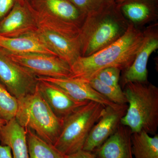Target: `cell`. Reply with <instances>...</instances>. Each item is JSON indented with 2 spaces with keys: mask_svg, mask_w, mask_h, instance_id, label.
<instances>
[{
  "mask_svg": "<svg viewBox=\"0 0 158 158\" xmlns=\"http://www.w3.org/2000/svg\"><path fill=\"white\" fill-rule=\"evenodd\" d=\"M145 35V30L130 23L125 34L116 41L89 56L79 57L70 66V77L87 82L108 67H116L123 71L133 63Z\"/></svg>",
  "mask_w": 158,
  "mask_h": 158,
  "instance_id": "6da1fadb",
  "label": "cell"
},
{
  "mask_svg": "<svg viewBox=\"0 0 158 158\" xmlns=\"http://www.w3.org/2000/svg\"><path fill=\"white\" fill-rule=\"evenodd\" d=\"M127 109L120 123L132 133L156 134L158 127V88L148 81L128 82L123 87Z\"/></svg>",
  "mask_w": 158,
  "mask_h": 158,
  "instance_id": "7a4b0ae2",
  "label": "cell"
},
{
  "mask_svg": "<svg viewBox=\"0 0 158 158\" xmlns=\"http://www.w3.org/2000/svg\"><path fill=\"white\" fill-rule=\"evenodd\" d=\"M129 23L117 4L86 16L79 35L81 56H89L116 41L125 34Z\"/></svg>",
  "mask_w": 158,
  "mask_h": 158,
  "instance_id": "3957f363",
  "label": "cell"
},
{
  "mask_svg": "<svg viewBox=\"0 0 158 158\" xmlns=\"http://www.w3.org/2000/svg\"><path fill=\"white\" fill-rule=\"evenodd\" d=\"M18 100V109L15 117L18 123L54 145L61 132L63 121L51 110L40 93L38 84L34 92Z\"/></svg>",
  "mask_w": 158,
  "mask_h": 158,
  "instance_id": "277c9868",
  "label": "cell"
},
{
  "mask_svg": "<svg viewBox=\"0 0 158 158\" xmlns=\"http://www.w3.org/2000/svg\"><path fill=\"white\" fill-rule=\"evenodd\" d=\"M106 107L88 102L63 120L60 135L54 146L66 156L83 149L94 126L101 118Z\"/></svg>",
  "mask_w": 158,
  "mask_h": 158,
  "instance_id": "5b68a950",
  "label": "cell"
},
{
  "mask_svg": "<svg viewBox=\"0 0 158 158\" xmlns=\"http://www.w3.org/2000/svg\"><path fill=\"white\" fill-rule=\"evenodd\" d=\"M0 83L18 99L34 92L38 81L36 75L11 60L0 48Z\"/></svg>",
  "mask_w": 158,
  "mask_h": 158,
  "instance_id": "8992f818",
  "label": "cell"
},
{
  "mask_svg": "<svg viewBox=\"0 0 158 158\" xmlns=\"http://www.w3.org/2000/svg\"><path fill=\"white\" fill-rule=\"evenodd\" d=\"M4 51L11 60L37 77H71L70 65L57 56L42 54H14Z\"/></svg>",
  "mask_w": 158,
  "mask_h": 158,
  "instance_id": "52a82bcc",
  "label": "cell"
},
{
  "mask_svg": "<svg viewBox=\"0 0 158 158\" xmlns=\"http://www.w3.org/2000/svg\"><path fill=\"white\" fill-rule=\"evenodd\" d=\"M158 24L146 28L144 42L128 68L123 71L122 79L123 88L130 82L148 81L147 64L151 54L158 48Z\"/></svg>",
  "mask_w": 158,
  "mask_h": 158,
  "instance_id": "ba28073f",
  "label": "cell"
},
{
  "mask_svg": "<svg viewBox=\"0 0 158 158\" xmlns=\"http://www.w3.org/2000/svg\"><path fill=\"white\" fill-rule=\"evenodd\" d=\"M127 107V104L120 105L116 108L106 107L101 118L90 131L83 150L92 152L112 135L120 124Z\"/></svg>",
  "mask_w": 158,
  "mask_h": 158,
  "instance_id": "9c48e42d",
  "label": "cell"
},
{
  "mask_svg": "<svg viewBox=\"0 0 158 158\" xmlns=\"http://www.w3.org/2000/svg\"><path fill=\"white\" fill-rule=\"evenodd\" d=\"M37 81L43 98L54 114L62 121L88 102L75 99L62 88L49 82Z\"/></svg>",
  "mask_w": 158,
  "mask_h": 158,
  "instance_id": "30bf717a",
  "label": "cell"
},
{
  "mask_svg": "<svg viewBox=\"0 0 158 158\" xmlns=\"http://www.w3.org/2000/svg\"><path fill=\"white\" fill-rule=\"evenodd\" d=\"M37 80L46 81L56 85L77 100L96 102L106 107L116 108L120 106L112 102L98 93L88 82L79 79L71 77L54 78L45 77H37Z\"/></svg>",
  "mask_w": 158,
  "mask_h": 158,
  "instance_id": "8fae6325",
  "label": "cell"
},
{
  "mask_svg": "<svg viewBox=\"0 0 158 158\" xmlns=\"http://www.w3.org/2000/svg\"><path fill=\"white\" fill-rule=\"evenodd\" d=\"M37 30V24L31 12L19 3L0 21V35L3 37H19Z\"/></svg>",
  "mask_w": 158,
  "mask_h": 158,
  "instance_id": "7c38bea8",
  "label": "cell"
},
{
  "mask_svg": "<svg viewBox=\"0 0 158 158\" xmlns=\"http://www.w3.org/2000/svg\"><path fill=\"white\" fill-rule=\"evenodd\" d=\"M37 32L58 57L70 65L81 56L79 38H72L58 31L37 27Z\"/></svg>",
  "mask_w": 158,
  "mask_h": 158,
  "instance_id": "4fadbf2b",
  "label": "cell"
},
{
  "mask_svg": "<svg viewBox=\"0 0 158 158\" xmlns=\"http://www.w3.org/2000/svg\"><path fill=\"white\" fill-rule=\"evenodd\" d=\"M132 133L129 127L120 123L116 132L92 152L98 158H134Z\"/></svg>",
  "mask_w": 158,
  "mask_h": 158,
  "instance_id": "5bb4252c",
  "label": "cell"
},
{
  "mask_svg": "<svg viewBox=\"0 0 158 158\" xmlns=\"http://www.w3.org/2000/svg\"><path fill=\"white\" fill-rule=\"evenodd\" d=\"M0 48L11 53L42 54L57 56L37 31L13 38L0 35Z\"/></svg>",
  "mask_w": 158,
  "mask_h": 158,
  "instance_id": "9a60e30c",
  "label": "cell"
},
{
  "mask_svg": "<svg viewBox=\"0 0 158 158\" xmlns=\"http://www.w3.org/2000/svg\"><path fill=\"white\" fill-rule=\"evenodd\" d=\"M0 143L10 148L12 158H29L26 129L15 118L7 122L3 127Z\"/></svg>",
  "mask_w": 158,
  "mask_h": 158,
  "instance_id": "2e32d148",
  "label": "cell"
},
{
  "mask_svg": "<svg viewBox=\"0 0 158 158\" xmlns=\"http://www.w3.org/2000/svg\"><path fill=\"white\" fill-rule=\"evenodd\" d=\"M126 1L118 5L122 13L129 22L137 27L145 25L155 19L152 8L144 2Z\"/></svg>",
  "mask_w": 158,
  "mask_h": 158,
  "instance_id": "e0dca14e",
  "label": "cell"
},
{
  "mask_svg": "<svg viewBox=\"0 0 158 158\" xmlns=\"http://www.w3.org/2000/svg\"><path fill=\"white\" fill-rule=\"evenodd\" d=\"M47 12L62 20L81 26L85 17L70 1L44 0Z\"/></svg>",
  "mask_w": 158,
  "mask_h": 158,
  "instance_id": "ac0fdd59",
  "label": "cell"
},
{
  "mask_svg": "<svg viewBox=\"0 0 158 158\" xmlns=\"http://www.w3.org/2000/svg\"><path fill=\"white\" fill-rule=\"evenodd\" d=\"M132 150L134 158H158V135L150 136L144 131L132 133Z\"/></svg>",
  "mask_w": 158,
  "mask_h": 158,
  "instance_id": "d6986e66",
  "label": "cell"
},
{
  "mask_svg": "<svg viewBox=\"0 0 158 158\" xmlns=\"http://www.w3.org/2000/svg\"><path fill=\"white\" fill-rule=\"evenodd\" d=\"M26 129L29 158H68L32 130Z\"/></svg>",
  "mask_w": 158,
  "mask_h": 158,
  "instance_id": "ffe728a7",
  "label": "cell"
},
{
  "mask_svg": "<svg viewBox=\"0 0 158 158\" xmlns=\"http://www.w3.org/2000/svg\"><path fill=\"white\" fill-rule=\"evenodd\" d=\"M116 0H70L85 17L106 11L116 6Z\"/></svg>",
  "mask_w": 158,
  "mask_h": 158,
  "instance_id": "44dd1931",
  "label": "cell"
},
{
  "mask_svg": "<svg viewBox=\"0 0 158 158\" xmlns=\"http://www.w3.org/2000/svg\"><path fill=\"white\" fill-rule=\"evenodd\" d=\"M86 82L89 83L94 89L112 102L120 105L127 103V100L121 87L116 88L106 85L95 77Z\"/></svg>",
  "mask_w": 158,
  "mask_h": 158,
  "instance_id": "7402d4cb",
  "label": "cell"
},
{
  "mask_svg": "<svg viewBox=\"0 0 158 158\" xmlns=\"http://www.w3.org/2000/svg\"><path fill=\"white\" fill-rule=\"evenodd\" d=\"M18 100L0 83V118L6 121L15 118Z\"/></svg>",
  "mask_w": 158,
  "mask_h": 158,
  "instance_id": "603a6c76",
  "label": "cell"
},
{
  "mask_svg": "<svg viewBox=\"0 0 158 158\" xmlns=\"http://www.w3.org/2000/svg\"><path fill=\"white\" fill-rule=\"evenodd\" d=\"M121 71L116 67H108L99 71L94 77L106 85L119 88L121 87L119 84Z\"/></svg>",
  "mask_w": 158,
  "mask_h": 158,
  "instance_id": "cb8c5ba5",
  "label": "cell"
},
{
  "mask_svg": "<svg viewBox=\"0 0 158 158\" xmlns=\"http://www.w3.org/2000/svg\"><path fill=\"white\" fill-rule=\"evenodd\" d=\"M14 0H0V19L7 14L12 8Z\"/></svg>",
  "mask_w": 158,
  "mask_h": 158,
  "instance_id": "d4e9b609",
  "label": "cell"
},
{
  "mask_svg": "<svg viewBox=\"0 0 158 158\" xmlns=\"http://www.w3.org/2000/svg\"><path fill=\"white\" fill-rule=\"evenodd\" d=\"M68 158H98L93 152L82 149L73 154L68 156Z\"/></svg>",
  "mask_w": 158,
  "mask_h": 158,
  "instance_id": "484cf974",
  "label": "cell"
},
{
  "mask_svg": "<svg viewBox=\"0 0 158 158\" xmlns=\"http://www.w3.org/2000/svg\"><path fill=\"white\" fill-rule=\"evenodd\" d=\"M0 158H12L11 148L0 143Z\"/></svg>",
  "mask_w": 158,
  "mask_h": 158,
  "instance_id": "4316f807",
  "label": "cell"
},
{
  "mask_svg": "<svg viewBox=\"0 0 158 158\" xmlns=\"http://www.w3.org/2000/svg\"><path fill=\"white\" fill-rule=\"evenodd\" d=\"M7 122L6 121V120L0 118V134H1V131H2L3 127Z\"/></svg>",
  "mask_w": 158,
  "mask_h": 158,
  "instance_id": "83f0119b",
  "label": "cell"
},
{
  "mask_svg": "<svg viewBox=\"0 0 158 158\" xmlns=\"http://www.w3.org/2000/svg\"><path fill=\"white\" fill-rule=\"evenodd\" d=\"M126 1L127 0H116V3L117 5H120L122 3Z\"/></svg>",
  "mask_w": 158,
  "mask_h": 158,
  "instance_id": "f1b7e54d",
  "label": "cell"
}]
</instances>
